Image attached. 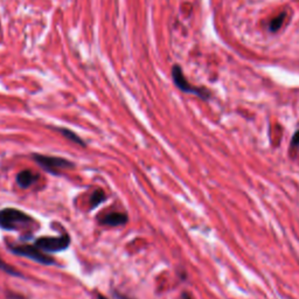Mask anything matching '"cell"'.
I'll return each instance as SVG.
<instances>
[{
  "mask_svg": "<svg viewBox=\"0 0 299 299\" xmlns=\"http://www.w3.org/2000/svg\"><path fill=\"white\" fill-rule=\"evenodd\" d=\"M105 199H106V195L104 194V192H103L102 190L95 191L90 197V209L98 207L99 205L103 204V202L105 201Z\"/></svg>",
  "mask_w": 299,
  "mask_h": 299,
  "instance_id": "8",
  "label": "cell"
},
{
  "mask_svg": "<svg viewBox=\"0 0 299 299\" xmlns=\"http://www.w3.org/2000/svg\"><path fill=\"white\" fill-rule=\"evenodd\" d=\"M10 250L14 252L16 255L28 257L33 259L35 262L41 263V264H45V265H51L55 263V261L51 257V256L46 255L44 251L40 250L38 247H35V245H30V244L10 245Z\"/></svg>",
  "mask_w": 299,
  "mask_h": 299,
  "instance_id": "3",
  "label": "cell"
},
{
  "mask_svg": "<svg viewBox=\"0 0 299 299\" xmlns=\"http://www.w3.org/2000/svg\"><path fill=\"white\" fill-rule=\"evenodd\" d=\"M298 150H299V130L293 133L292 139H291V143H290L289 153H290V156L292 157V158L296 157Z\"/></svg>",
  "mask_w": 299,
  "mask_h": 299,
  "instance_id": "11",
  "label": "cell"
},
{
  "mask_svg": "<svg viewBox=\"0 0 299 299\" xmlns=\"http://www.w3.org/2000/svg\"><path fill=\"white\" fill-rule=\"evenodd\" d=\"M33 159L40 165L42 169L52 174H59L60 170L73 169L74 163L69 162L65 158H59V157H49L44 155H33Z\"/></svg>",
  "mask_w": 299,
  "mask_h": 299,
  "instance_id": "5",
  "label": "cell"
},
{
  "mask_svg": "<svg viewBox=\"0 0 299 299\" xmlns=\"http://www.w3.org/2000/svg\"><path fill=\"white\" fill-rule=\"evenodd\" d=\"M39 174L32 172L30 170L23 171L17 176V183L21 188H28L39 179Z\"/></svg>",
  "mask_w": 299,
  "mask_h": 299,
  "instance_id": "7",
  "label": "cell"
},
{
  "mask_svg": "<svg viewBox=\"0 0 299 299\" xmlns=\"http://www.w3.org/2000/svg\"><path fill=\"white\" fill-rule=\"evenodd\" d=\"M70 244L69 235L63 234L60 236H45L39 237L34 245L40 250L46 252H59L66 250Z\"/></svg>",
  "mask_w": 299,
  "mask_h": 299,
  "instance_id": "4",
  "label": "cell"
},
{
  "mask_svg": "<svg viewBox=\"0 0 299 299\" xmlns=\"http://www.w3.org/2000/svg\"><path fill=\"white\" fill-rule=\"evenodd\" d=\"M9 298L10 299H25L24 296H18V294H14V293H10Z\"/></svg>",
  "mask_w": 299,
  "mask_h": 299,
  "instance_id": "14",
  "label": "cell"
},
{
  "mask_svg": "<svg viewBox=\"0 0 299 299\" xmlns=\"http://www.w3.org/2000/svg\"><path fill=\"white\" fill-rule=\"evenodd\" d=\"M127 222V215L124 213H110L101 220V223L109 227L123 226Z\"/></svg>",
  "mask_w": 299,
  "mask_h": 299,
  "instance_id": "6",
  "label": "cell"
},
{
  "mask_svg": "<svg viewBox=\"0 0 299 299\" xmlns=\"http://www.w3.org/2000/svg\"><path fill=\"white\" fill-rule=\"evenodd\" d=\"M34 219L17 208L0 211V227L5 230H28L33 227Z\"/></svg>",
  "mask_w": 299,
  "mask_h": 299,
  "instance_id": "1",
  "label": "cell"
},
{
  "mask_svg": "<svg viewBox=\"0 0 299 299\" xmlns=\"http://www.w3.org/2000/svg\"><path fill=\"white\" fill-rule=\"evenodd\" d=\"M113 297H115L116 299H130L126 296H124V294H120L119 292H113Z\"/></svg>",
  "mask_w": 299,
  "mask_h": 299,
  "instance_id": "13",
  "label": "cell"
},
{
  "mask_svg": "<svg viewBox=\"0 0 299 299\" xmlns=\"http://www.w3.org/2000/svg\"><path fill=\"white\" fill-rule=\"evenodd\" d=\"M172 77H173L174 83H176L177 87L179 88L181 91L187 92V94L197 95L202 99H208L209 97H211V92H209L207 89L194 87V85H192L190 82L186 80V77L184 76V73H183V70H181L180 66H178V65L173 66Z\"/></svg>",
  "mask_w": 299,
  "mask_h": 299,
  "instance_id": "2",
  "label": "cell"
},
{
  "mask_svg": "<svg viewBox=\"0 0 299 299\" xmlns=\"http://www.w3.org/2000/svg\"><path fill=\"white\" fill-rule=\"evenodd\" d=\"M58 130L63 134V136H65L67 138V139L72 140L73 143L77 144V145H81V146H83V147L85 146L84 141L81 139L80 136H77L76 133L73 132V131H70L69 129H65V127H61V129H58Z\"/></svg>",
  "mask_w": 299,
  "mask_h": 299,
  "instance_id": "9",
  "label": "cell"
},
{
  "mask_svg": "<svg viewBox=\"0 0 299 299\" xmlns=\"http://www.w3.org/2000/svg\"><path fill=\"white\" fill-rule=\"evenodd\" d=\"M285 17H286V14L282 13V14H278V16L273 18V19L270 21V24H269L270 31H271V32L279 31L280 27L283 26L284 21H285Z\"/></svg>",
  "mask_w": 299,
  "mask_h": 299,
  "instance_id": "10",
  "label": "cell"
},
{
  "mask_svg": "<svg viewBox=\"0 0 299 299\" xmlns=\"http://www.w3.org/2000/svg\"><path fill=\"white\" fill-rule=\"evenodd\" d=\"M183 299H192V297L190 296V293L184 292V293H183Z\"/></svg>",
  "mask_w": 299,
  "mask_h": 299,
  "instance_id": "15",
  "label": "cell"
},
{
  "mask_svg": "<svg viewBox=\"0 0 299 299\" xmlns=\"http://www.w3.org/2000/svg\"><path fill=\"white\" fill-rule=\"evenodd\" d=\"M0 270H3V271H5L6 273H9V275H12V276H17V277L23 276L19 271H17L13 266L7 264V263L2 261V259H0Z\"/></svg>",
  "mask_w": 299,
  "mask_h": 299,
  "instance_id": "12",
  "label": "cell"
},
{
  "mask_svg": "<svg viewBox=\"0 0 299 299\" xmlns=\"http://www.w3.org/2000/svg\"><path fill=\"white\" fill-rule=\"evenodd\" d=\"M97 299H108V298L104 297V296H103V294H101V293H98V294H97Z\"/></svg>",
  "mask_w": 299,
  "mask_h": 299,
  "instance_id": "16",
  "label": "cell"
}]
</instances>
